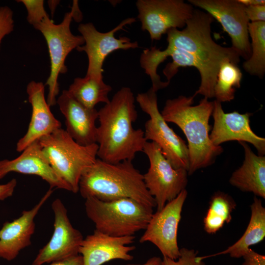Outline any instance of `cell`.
<instances>
[{
  "label": "cell",
  "mask_w": 265,
  "mask_h": 265,
  "mask_svg": "<svg viewBox=\"0 0 265 265\" xmlns=\"http://www.w3.org/2000/svg\"><path fill=\"white\" fill-rule=\"evenodd\" d=\"M250 207V221L241 238L223 251L214 254L200 257L201 260L227 254L232 258L242 257L249 251L251 246L264 240L265 237V208L261 200L257 197H254Z\"/></svg>",
  "instance_id": "obj_22"
},
{
  "label": "cell",
  "mask_w": 265,
  "mask_h": 265,
  "mask_svg": "<svg viewBox=\"0 0 265 265\" xmlns=\"http://www.w3.org/2000/svg\"><path fill=\"white\" fill-rule=\"evenodd\" d=\"M136 100L150 117L144 125L146 140L156 143L174 168L187 171L189 163L187 146L162 117L158 108L157 92L150 88L146 92L138 93Z\"/></svg>",
  "instance_id": "obj_8"
},
{
  "label": "cell",
  "mask_w": 265,
  "mask_h": 265,
  "mask_svg": "<svg viewBox=\"0 0 265 265\" xmlns=\"http://www.w3.org/2000/svg\"><path fill=\"white\" fill-rule=\"evenodd\" d=\"M56 104L65 119V130L78 143L84 146L96 143L98 111L83 106L68 92L62 91Z\"/></svg>",
  "instance_id": "obj_19"
},
{
  "label": "cell",
  "mask_w": 265,
  "mask_h": 265,
  "mask_svg": "<svg viewBox=\"0 0 265 265\" xmlns=\"http://www.w3.org/2000/svg\"><path fill=\"white\" fill-rule=\"evenodd\" d=\"M135 237H113L95 230L83 238L79 249L83 265H102L110 261L119 259L132 261L130 252L135 249Z\"/></svg>",
  "instance_id": "obj_16"
},
{
  "label": "cell",
  "mask_w": 265,
  "mask_h": 265,
  "mask_svg": "<svg viewBox=\"0 0 265 265\" xmlns=\"http://www.w3.org/2000/svg\"><path fill=\"white\" fill-rule=\"evenodd\" d=\"M17 183V180L12 179L6 184L0 185V201H3L13 195Z\"/></svg>",
  "instance_id": "obj_32"
},
{
  "label": "cell",
  "mask_w": 265,
  "mask_h": 265,
  "mask_svg": "<svg viewBox=\"0 0 265 265\" xmlns=\"http://www.w3.org/2000/svg\"><path fill=\"white\" fill-rule=\"evenodd\" d=\"M72 19L71 11L65 14L59 24H55L48 16L34 27L44 36L49 50L51 69L45 85L48 86L47 101L50 106L56 104V96L59 92L58 78L60 74L67 71L65 63L67 55L72 50L84 44L82 36L72 33L70 25Z\"/></svg>",
  "instance_id": "obj_7"
},
{
  "label": "cell",
  "mask_w": 265,
  "mask_h": 265,
  "mask_svg": "<svg viewBox=\"0 0 265 265\" xmlns=\"http://www.w3.org/2000/svg\"><path fill=\"white\" fill-rule=\"evenodd\" d=\"M180 256L176 260L163 257L162 259V265H205L200 256H197V251L182 248L180 249Z\"/></svg>",
  "instance_id": "obj_28"
},
{
  "label": "cell",
  "mask_w": 265,
  "mask_h": 265,
  "mask_svg": "<svg viewBox=\"0 0 265 265\" xmlns=\"http://www.w3.org/2000/svg\"><path fill=\"white\" fill-rule=\"evenodd\" d=\"M194 96L181 95L166 100L161 114L167 122L174 123L186 136L189 155L188 175L212 164L222 152L220 146L213 144L210 138L209 119L213 102L204 97L193 106Z\"/></svg>",
  "instance_id": "obj_3"
},
{
  "label": "cell",
  "mask_w": 265,
  "mask_h": 265,
  "mask_svg": "<svg viewBox=\"0 0 265 265\" xmlns=\"http://www.w3.org/2000/svg\"><path fill=\"white\" fill-rule=\"evenodd\" d=\"M53 191L50 188L31 210L24 211L18 218L3 224L0 230V258L11 261L31 244L35 227L34 218Z\"/></svg>",
  "instance_id": "obj_20"
},
{
  "label": "cell",
  "mask_w": 265,
  "mask_h": 265,
  "mask_svg": "<svg viewBox=\"0 0 265 265\" xmlns=\"http://www.w3.org/2000/svg\"><path fill=\"white\" fill-rule=\"evenodd\" d=\"M242 77L238 64L230 61L223 62L219 68L214 88L215 100L221 103L233 100L236 89L240 87Z\"/></svg>",
  "instance_id": "obj_26"
},
{
  "label": "cell",
  "mask_w": 265,
  "mask_h": 265,
  "mask_svg": "<svg viewBox=\"0 0 265 265\" xmlns=\"http://www.w3.org/2000/svg\"><path fill=\"white\" fill-rule=\"evenodd\" d=\"M135 98L130 88L123 87L98 110L96 132L98 159L111 163L132 160L146 142L144 132L135 129L137 118Z\"/></svg>",
  "instance_id": "obj_1"
},
{
  "label": "cell",
  "mask_w": 265,
  "mask_h": 265,
  "mask_svg": "<svg viewBox=\"0 0 265 265\" xmlns=\"http://www.w3.org/2000/svg\"><path fill=\"white\" fill-rule=\"evenodd\" d=\"M10 172L36 175L46 181L51 188L71 191L70 186L51 166L39 140L26 147L17 158L0 160V180Z\"/></svg>",
  "instance_id": "obj_17"
},
{
  "label": "cell",
  "mask_w": 265,
  "mask_h": 265,
  "mask_svg": "<svg viewBox=\"0 0 265 265\" xmlns=\"http://www.w3.org/2000/svg\"><path fill=\"white\" fill-rule=\"evenodd\" d=\"M13 13L7 6L0 7V49L3 38L14 29Z\"/></svg>",
  "instance_id": "obj_29"
},
{
  "label": "cell",
  "mask_w": 265,
  "mask_h": 265,
  "mask_svg": "<svg viewBox=\"0 0 265 265\" xmlns=\"http://www.w3.org/2000/svg\"><path fill=\"white\" fill-rule=\"evenodd\" d=\"M213 102L212 115L214 124L210 138L215 146L225 142L237 140L252 144L257 149L259 156L265 154V139L256 135L250 126L251 113L240 114L235 111L225 113L221 103Z\"/></svg>",
  "instance_id": "obj_15"
},
{
  "label": "cell",
  "mask_w": 265,
  "mask_h": 265,
  "mask_svg": "<svg viewBox=\"0 0 265 265\" xmlns=\"http://www.w3.org/2000/svg\"><path fill=\"white\" fill-rule=\"evenodd\" d=\"M136 6L141 29L152 40H159L171 29L185 27L194 9L183 0H138Z\"/></svg>",
  "instance_id": "obj_11"
},
{
  "label": "cell",
  "mask_w": 265,
  "mask_h": 265,
  "mask_svg": "<svg viewBox=\"0 0 265 265\" xmlns=\"http://www.w3.org/2000/svg\"><path fill=\"white\" fill-rule=\"evenodd\" d=\"M79 191L84 199L93 197L109 201L127 198L152 208L156 207L154 198L145 186L143 175L130 160L111 163L97 158L82 172Z\"/></svg>",
  "instance_id": "obj_4"
},
{
  "label": "cell",
  "mask_w": 265,
  "mask_h": 265,
  "mask_svg": "<svg viewBox=\"0 0 265 265\" xmlns=\"http://www.w3.org/2000/svg\"><path fill=\"white\" fill-rule=\"evenodd\" d=\"M124 265H162V260L159 257H153L143 264H130Z\"/></svg>",
  "instance_id": "obj_35"
},
{
  "label": "cell",
  "mask_w": 265,
  "mask_h": 265,
  "mask_svg": "<svg viewBox=\"0 0 265 265\" xmlns=\"http://www.w3.org/2000/svg\"><path fill=\"white\" fill-rule=\"evenodd\" d=\"M245 12L250 22H265V5L245 6Z\"/></svg>",
  "instance_id": "obj_30"
},
{
  "label": "cell",
  "mask_w": 265,
  "mask_h": 265,
  "mask_svg": "<svg viewBox=\"0 0 265 265\" xmlns=\"http://www.w3.org/2000/svg\"><path fill=\"white\" fill-rule=\"evenodd\" d=\"M39 142L53 170L72 192H79L82 172L97 159L98 144L81 145L62 128L42 137Z\"/></svg>",
  "instance_id": "obj_6"
},
{
  "label": "cell",
  "mask_w": 265,
  "mask_h": 265,
  "mask_svg": "<svg viewBox=\"0 0 265 265\" xmlns=\"http://www.w3.org/2000/svg\"><path fill=\"white\" fill-rule=\"evenodd\" d=\"M214 19L209 13L194 9L191 17L182 29L173 28L167 34V46L185 51L192 55L201 67L200 86L193 96L200 94L214 97V88L221 64L230 61L237 64L240 56L231 47H223L212 38L211 25Z\"/></svg>",
  "instance_id": "obj_2"
},
{
  "label": "cell",
  "mask_w": 265,
  "mask_h": 265,
  "mask_svg": "<svg viewBox=\"0 0 265 265\" xmlns=\"http://www.w3.org/2000/svg\"><path fill=\"white\" fill-rule=\"evenodd\" d=\"M85 199L86 214L96 230L113 237L134 236L145 230L154 213L153 208L130 198L109 201L93 197Z\"/></svg>",
  "instance_id": "obj_5"
},
{
  "label": "cell",
  "mask_w": 265,
  "mask_h": 265,
  "mask_svg": "<svg viewBox=\"0 0 265 265\" xmlns=\"http://www.w3.org/2000/svg\"><path fill=\"white\" fill-rule=\"evenodd\" d=\"M248 34L251 39V55L242 67L250 75L262 79L265 73V22H249Z\"/></svg>",
  "instance_id": "obj_25"
},
{
  "label": "cell",
  "mask_w": 265,
  "mask_h": 265,
  "mask_svg": "<svg viewBox=\"0 0 265 265\" xmlns=\"http://www.w3.org/2000/svg\"><path fill=\"white\" fill-rule=\"evenodd\" d=\"M18 2L24 4L27 12V20L34 27L40 24L48 16L43 0H20Z\"/></svg>",
  "instance_id": "obj_27"
},
{
  "label": "cell",
  "mask_w": 265,
  "mask_h": 265,
  "mask_svg": "<svg viewBox=\"0 0 265 265\" xmlns=\"http://www.w3.org/2000/svg\"><path fill=\"white\" fill-rule=\"evenodd\" d=\"M49 265H83V262L82 256L79 254L67 259L51 263Z\"/></svg>",
  "instance_id": "obj_33"
},
{
  "label": "cell",
  "mask_w": 265,
  "mask_h": 265,
  "mask_svg": "<svg viewBox=\"0 0 265 265\" xmlns=\"http://www.w3.org/2000/svg\"><path fill=\"white\" fill-rule=\"evenodd\" d=\"M244 151L242 165L232 174L229 182L240 190L265 198V157L257 156L245 142H239Z\"/></svg>",
  "instance_id": "obj_21"
},
{
  "label": "cell",
  "mask_w": 265,
  "mask_h": 265,
  "mask_svg": "<svg viewBox=\"0 0 265 265\" xmlns=\"http://www.w3.org/2000/svg\"><path fill=\"white\" fill-rule=\"evenodd\" d=\"M236 204L226 193L218 191L212 197L206 216L204 218V228L210 234H214L232 219V212Z\"/></svg>",
  "instance_id": "obj_24"
},
{
  "label": "cell",
  "mask_w": 265,
  "mask_h": 265,
  "mask_svg": "<svg viewBox=\"0 0 265 265\" xmlns=\"http://www.w3.org/2000/svg\"><path fill=\"white\" fill-rule=\"evenodd\" d=\"M187 195L185 189L162 209L153 213L139 242H150L158 248L163 257L177 260L180 255L178 228Z\"/></svg>",
  "instance_id": "obj_13"
},
{
  "label": "cell",
  "mask_w": 265,
  "mask_h": 265,
  "mask_svg": "<svg viewBox=\"0 0 265 265\" xmlns=\"http://www.w3.org/2000/svg\"><path fill=\"white\" fill-rule=\"evenodd\" d=\"M72 13V18L75 21L79 22L82 19V14L78 6V2L77 0H74L73 5L71 10Z\"/></svg>",
  "instance_id": "obj_34"
},
{
  "label": "cell",
  "mask_w": 265,
  "mask_h": 265,
  "mask_svg": "<svg viewBox=\"0 0 265 265\" xmlns=\"http://www.w3.org/2000/svg\"><path fill=\"white\" fill-rule=\"evenodd\" d=\"M242 257L244 261L241 265H265V256L251 248Z\"/></svg>",
  "instance_id": "obj_31"
},
{
  "label": "cell",
  "mask_w": 265,
  "mask_h": 265,
  "mask_svg": "<svg viewBox=\"0 0 265 265\" xmlns=\"http://www.w3.org/2000/svg\"><path fill=\"white\" fill-rule=\"evenodd\" d=\"M59 0H48V3L50 9L52 16H53L56 7L59 3Z\"/></svg>",
  "instance_id": "obj_37"
},
{
  "label": "cell",
  "mask_w": 265,
  "mask_h": 265,
  "mask_svg": "<svg viewBox=\"0 0 265 265\" xmlns=\"http://www.w3.org/2000/svg\"><path fill=\"white\" fill-rule=\"evenodd\" d=\"M28 101L32 107L30 121L26 133L16 144V150L22 152L33 142L61 128V123L52 113L45 97V85L34 80L27 85Z\"/></svg>",
  "instance_id": "obj_18"
},
{
  "label": "cell",
  "mask_w": 265,
  "mask_h": 265,
  "mask_svg": "<svg viewBox=\"0 0 265 265\" xmlns=\"http://www.w3.org/2000/svg\"><path fill=\"white\" fill-rule=\"evenodd\" d=\"M111 90L112 87L103 79L88 75L75 78L67 90L75 100L89 108H94L100 103H108V94Z\"/></svg>",
  "instance_id": "obj_23"
},
{
  "label": "cell",
  "mask_w": 265,
  "mask_h": 265,
  "mask_svg": "<svg viewBox=\"0 0 265 265\" xmlns=\"http://www.w3.org/2000/svg\"><path fill=\"white\" fill-rule=\"evenodd\" d=\"M188 2L205 10L220 24L231 38V47L240 57L246 60L250 57V22L244 5L238 0H188Z\"/></svg>",
  "instance_id": "obj_12"
},
{
  "label": "cell",
  "mask_w": 265,
  "mask_h": 265,
  "mask_svg": "<svg viewBox=\"0 0 265 265\" xmlns=\"http://www.w3.org/2000/svg\"><path fill=\"white\" fill-rule=\"evenodd\" d=\"M135 21L134 18H128L106 32L99 31L92 23L79 25L78 29L84 40V44L76 49L79 52H84L87 54L88 63L86 75L103 79V63L110 53L118 50L139 47L137 41L132 42L126 36L117 38L114 36L115 32L124 29V27Z\"/></svg>",
  "instance_id": "obj_10"
},
{
  "label": "cell",
  "mask_w": 265,
  "mask_h": 265,
  "mask_svg": "<svg viewBox=\"0 0 265 265\" xmlns=\"http://www.w3.org/2000/svg\"><path fill=\"white\" fill-rule=\"evenodd\" d=\"M142 152L150 163L147 172L143 174L144 182L159 211L185 189L187 171L183 168H174L154 142L147 141Z\"/></svg>",
  "instance_id": "obj_9"
},
{
  "label": "cell",
  "mask_w": 265,
  "mask_h": 265,
  "mask_svg": "<svg viewBox=\"0 0 265 265\" xmlns=\"http://www.w3.org/2000/svg\"><path fill=\"white\" fill-rule=\"evenodd\" d=\"M238 1L245 6L265 5V0H238Z\"/></svg>",
  "instance_id": "obj_36"
},
{
  "label": "cell",
  "mask_w": 265,
  "mask_h": 265,
  "mask_svg": "<svg viewBox=\"0 0 265 265\" xmlns=\"http://www.w3.org/2000/svg\"><path fill=\"white\" fill-rule=\"evenodd\" d=\"M54 215V231L49 241L41 248L32 265H43L77 256L83 239L81 232L71 224L67 211L59 199L52 204Z\"/></svg>",
  "instance_id": "obj_14"
}]
</instances>
